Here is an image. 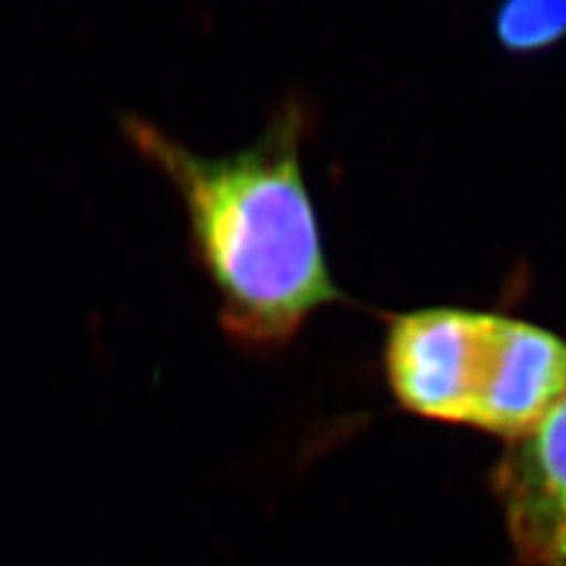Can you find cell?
<instances>
[{"instance_id":"cell-1","label":"cell","mask_w":566,"mask_h":566,"mask_svg":"<svg viewBox=\"0 0 566 566\" xmlns=\"http://www.w3.org/2000/svg\"><path fill=\"white\" fill-rule=\"evenodd\" d=\"M310 130L300 97L279 104L253 145L222 156L197 154L137 114L120 118L123 137L180 197L220 326L248 354L281 352L316 312L347 303L303 170Z\"/></svg>"},{"instance_id":"cell-5","label":"cell","mask_w":566,"mask_h":566,"mask_svg":"<svg viewBox=\"0 0 566 566\" xmlns=\"http://www.w3.org/2000/svg\"><path fill=\"white\" fill-rule=\"evenodd\" d=\"M528 566H566V501L520 547Z\"/></svg>"},{"instance_id":"cell-4","label":"cell","mask_w":566,"mask_h":566,"mask_svg":"<svg viewBox=\"0 0 566 566\" xmlns=\"http://www.w3.org/2000/svg\"><path fill=\"white\" fill-rule=\"evenodd\" d=\"M499 41L512 52H536L566 39V0H512L495 17Z\"/></svg>"},{"instance_id":"cell-3","label":"cell","mask_w":566,"mask_h":566,"mask_svg":"<svg viewBox=\"0 0 566 566\" xmlns=\"http://www.w3.org/2000/svg\"><path fill=\"white\" fill-rule=\"evenodd\" d=\"M566 397V343L536 324L493 314L491 368L472 428L515 441Z\"/></svg>"},{"instance_id":"cell-2","label":"cell","mask_w":566,"mask_h":566,"mask_svg":"<svg viewBox=\"0 0 566 566\" xmlns=\"http://www.w3.org/2000/svg\"><path fill=\"white\" fill-rule=\"evenodd\" d=\"M489 368V312L420 307L389 318L382 370L406 413L472 428Z\"/></svg>"}]
</instances>
